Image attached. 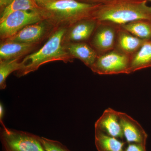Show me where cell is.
Returning <instances> with one entry per match:
<instances>
[{
  "label": "cell",
  "instance_id": "cell-22",
  "mask_svg": "<svg viewBox=\"0 0 151 151\" xmlns=\"http://www.w3.org/2000/svg\"><path fill=\"white\" fill-rule=\"evenodd\" d=\"M80 2L92 4H107L113 0H76Z\"/></svg>",
  "mask_w": 151,
  "mask_h": 151
},
{
  "label": "cell",
  "instance_id": "cell-17",
  "mask_svg": "<svg viewBox=\"0 0 151 151\" xmlns=\"http://www.w3.org/2000/svg\"><path fill=\"white\" fill-rule=\"evenodd\" d=\"M120 27L141 39H151V22L140 20L132 22Z\"/></svg>",
  "mask_w": 151,
  "mask_h": 151
},
{
  "label": "cell",
  "instance_id": "cell-20",
  "mask_svg": "<svg viewBox=\"0 0 151 151\" xmlns=\"http://www.w3.org/2000/svg\"><path fill=\"white\" fill-rule=\"evenodd\" d=\"M41 142L46 151H69L59 142L47 138L40 137Z\"/></svg>",
  "mask_w": 151,
  "mask_h": 151
},
{
  "label": "cell",
  "instance_id": "cell-9",
  "mask_svg": "<svg viewBox=\"0 0 151 151\" xmlns=\"http://www.w3.org/2000/svg\"><path fill=\"white\" fill-rule=\"evenodd\" d=\"M95 129H98L111 137L122 139L124 137L119 112L108 108L96 121Z\"/></svg>",
  "mask_w": 151,
  "mask_h": 151
},
{
  "label": "cell",
  "instance_id": "cell-1",
  "mask_svg": "<svg viewBox=\"0 0 151 151\" xmlns=\"http://www.w3.org/2000/svg\"><path fill=\"white\" fill-rule=\"evenodd\" d=\"M92 18L97 22L122 25L132 22H151V6L147 0H113L99 5Z\"/></svg>",
  "mask_w": 151,
  "mask_h": 151
},
{
  "label": "cell",
  "instance_id": "cell-3",
  "mask_svg": "<svg viewBox=\"0 0 151 151\" xmlns=\"http://www.w3.org/2000/svg\"><path fill=\"white\" fill-rule=\"evenodd\" d=\"M65 27H60L49 37L46 43L38 51L28 55L21 61L22 68L17 71L20 77L37 70L41 65L55 61L70 62L73 59L62 45Z\"/></svg>",
  "mask_w": 151,
  "mask_h": 151
},
{
  "label": "cell",
  "instance_id": "cell-25",
  "mask_svg": "<svg viewBox=\"0 0 151 151\" xmlns=\"http://www.w3.org/2000/svg\"><path fill=\"white\" fill-rule=\"evenodd\" d=\"M4 108L3 104L1 102L0 103V122H1V125L2 127H4L5 126L3 122V119H4Z\"/></svg>",
  "mask_w": 151,
  "mask_h": 151
},
{
  "label": "cell",
  "instance_id": "cell-21",
  "mask_svg": "<svg viewBox=\"0 0 151 151\" xmlns=\"http://www.w3.org/2000/svg\"><path fill=\"white\" fill-rule=\"evenodd\" d=\"M125 151H147L146 145L138 143H129Z\"/></svg>",
  "mask_w": 151,
  "mask_h": 151
},
{
  "label": "cell",
  "instance_id": "cell-27",
  "mask_svg": "<svg viewBox=\"0 0 151 151\" xmlns=\"http://www.w3.org/2000/svg\"></svg>",
  "mask_w": 151,
  "mask_h": 151
},
{
  "label": "cell",
  "instance_id": "cell-23",
  "mask_svg": "<svg viewBox=\"0 0 151 151\" xmlns=\"http://www.w3.org/2000/svg\"><path fill=\"white\" fill-rule=\"evenodd\" d=\"M14 1V0H0V12H1L4 10Z\"/></svg>",
  "mask_w": 151,
  "mask_h": 151
},
{
  "label": "cell",
  "instance_id": "cell-19",
  "mask_svg": "<svg viewBox=\"0 0 151 151\" xmlns=\"http://www.w3.org/2000/svg\"><path fill=\"white\" fill-rule=\"evenodd\" d=\"M20 59L0 60V89L3 90L6 87V80L11 73L20 70L22 62Z\"/></svg>",
  "mask_w": 151,
  "mask_h": 151
},
{
  "label": "cell",
  "instance_id": "cell-14",
  "mask_svg": "<svg viewBox=\"0 0 151 151\" xmlns=\"http://www.w3.org/2000/svg\"><path fill=\"white\" fill-rule=\"evenodd\" d=\"M36 44L3 40L0 45V60L20 59L30 52Z\"/></svg>",
  "mask_w": 151,
  "mask_h": 151
},
{
  "label": "cell",
  "instance_id": "cell-6",
  "mask_svg": "<svg viewBox=\"0 0 151 151\" xmlns=\"http://www.w3.org/2000/svg\"><path fill=\"white\" fill-rule=\"evenodd\" d=\"M45 21L40 12L18 11L9 14L0 22V37L5 40L13 36L23 28L30 24Z\"/></svg>",
  "mask_w": 151,
  "mask_h": 151
},
{
  "label": "cell",
  "instance_id": "cell-26",
  "mask_svg": "<svg viewBox=\"0 0 151 151\" xmlns=\"http://www.w3.org/2000/svg\"><path fill=\"white\" fill-rule=\"evenodd\" d=\"M148 1H151V0H148Z\"/></svg>",
  "mask_w": 151,
  "mask_h": 151
},
{
  "label": "cell",
  "instance_id": "cell-15",
  "mask_svg": "<svg viewBox=\"0 0 151 151\" xmlns=\"http://www.w3.org/2000/svg\"><path fill=\"white\" fill-rule=\"evenodd\" d=\"M151 67V40H146L131 58L129 74Z\"/></svg>",
  "mask_w": 151,
  "mask_h": 151
},
{
  "label": "cell",
  "instance_id": "cell-5",
  "mask_svg": "<svg viewBox=\"0 0 151 151\" xmlns=\"http://www.w3.org/2000/svg\"><path fill=\"white\" fill-rule=\"evenodd\" d=\"M131 57L115 48L97 57L90 69L100 75L129 74Z\"/></svg>",
  "mask_w": 151,
  "mask_h": 151
},
{
  "label": "cell",
  "instance_id": "cell-11",
  "mask_svg": "<svg viewBox=\"0 0 151 151\" xmlns=\"http://www.w3.org/2000/svg\"><path fill=\"white\" fill-rule=\"evenodd\" d=\"M45 21L30 24L23 28L13 36L4 40L28 44H37L46 34L47 25Z\"/></svg>",
  "mask_w": 151,
  "mask_h": 151
},
{
  "label": "cell",
  "instance_id": "cell-13",
  "mask_svg": "<svg viewBox=\"0 0 151 151\" xmlns=\"http://www.w3.org/2000/svg\"><path fill=\"white\" fill-rule=\"evenodd\" d=\"M145 40L133 35L119 26L115 48L131 58Z\"/></svg>",
  "mask_w": 151,
  "mask_h": 151
},
{
  "label": "cell",
  "instance_id": "cell-4",
  "mask_svg": "<svg viewBox=\"0 0 151 151\" xmlns=\"http://www.w3.org/2000/svg\"><path fill=\"white\" fill-rule=\"evenodd\" d=\"M1 137L4 151H46L40 137L28 132L2 127Z\"/></svg>",
  "mask_w": 151,
  "mask_h": 151
},
{
  "label": "cell",
  "instance_id": "cell-16",
  "mask_svg": "<svg viewBox=\"0 0 151 151\" xmlns=\"http://www.w3.org/2000/svg\"><path fill=\"white\" fill-rule=\"evenodd\" d=\"M95 144L98 151H125V142L96 129Z\"/></svg>",
  "mask_w": 151,
  "mask_h": 151
},
{
  "label": "cell",
  "instance_id": "cell-2",
  "mask_svg": "<svg viewBox=\"0 0 151 151\" xmlns=\"http://www.w3.org/2000/svg\"><path fill=\"white\" fill-rule=\"evenodd\" d=\"M99 5L76 0H58L42 8L41 14L50 25L68 27L81 20L92 18Z\"/></svg>",
  "mask_w": 151,
  "mask_h": 151
},
{
  "label": "cell",
  "instance_id": "cell-8",
  "mask_svg": "<svg viewBox=\"0 0 151 151\" xmlns=\"http://www.w3.org/2000/svg\"><path fill=\"white\" fill-rule=\"evenodd\" d=\"M97 25V22L92 18L76 23L66 30L63 42H85L92 37Z\"/></svg>",
  "mask_w": 151,
  "mask_h": 151
},
{
  "label": "cell",
  "instance_id": "cell-7",
  "mask_svg": "<svg viewBox=\"0 0 151 151\" xmlns=\"http://www.w3.org/2000/svg\"><path fill=\"white\" fill-rule=\"evenodd\" d=\"M119 25L107 22H97L91 41V46L100 55L116 47Z\"/></svg>",
  "mask_w": 151,
  "mask_h": 151
},
{
  "label": "cell",
  "instance_id": "cell-10",
  "mask_svg": "<svg viewBox=\"0 0 151 151\" xmlns=\"http://www.w3.org/2000/svg\"><path fill=\"white\" fill-rule=\"evenodd\" d=\"M119 117L124 137L127 142L146 145L147 134L140 124L127 113L119 112Z\"/></svg>",
  "mask_w": 151,
  "mask_h": 151
},
{
  "label": "cell",
  "instance_id": "cell-18",
  "mask_svg": "<svg viewBox=\"0 0 151 151\" xmlns=\"http://www.w3.org/2000/svg\"><path fill=\"white\" fill-rule=\"evenodd\" d=\"M18 11H35L41 13L42 8L34 0H14L9 5L1 12L0 22L12 13Z\"/></svg>",
  "mask_w": 151,
  "mask_h": 151
},
{
  "label": "cell",
  "instance_id": "cell-12",
  "mask_svg": "<svg viewBox=\"0 0 151 151\" xmlns=\"http://www.w3.org/2000/svg\"><path fill=\"white\" fill-rule=\"evenodd\" d=\"M64 47L73 59L80 60L90 68L99 56L95 50L85 42H70Z\"/></svg>",
  "mask_w": 151,
  "mask_h": 151
},
{
  "label": "cell",
  "instance_id": "cell-24",
  "mask_svg": "<svg viewBox=\"0 0 151 151\" xmlns=\"http://www.w3.org/2000/svg\"><path fill=\"white\" fill-rule=\"evenodd\" d=\"M34 1L40 7L42 8L46 6L47 4L58 0H34Z\"/></svg>",
  "mask_w": 151,
  "mask_h": 151
}]
</instances>
